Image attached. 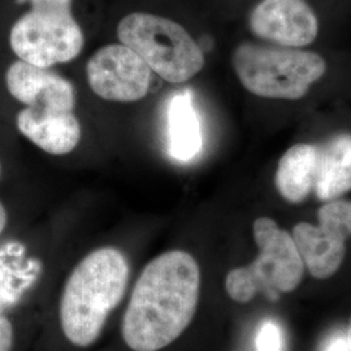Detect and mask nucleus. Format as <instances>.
<instances>
[{
    "label": "nucleus",
    "mask_w": 351,
    "mask_h": 351,
    "mask_svg": "<svg viewBox=\"0 0 351 351\" xmlns=\"http://www.w3.org/2000/svg\"><path fill=\"white\" fill-rule=\"evenodd\" d=\"M117 37L167 82H186L204 66V53L195 39L181 24L163 16L129 13L117 25Z\"/></svg>",
    "instance_id": "obj_5"
},
{
    "label": "nucleus",
    "mask_w": 351,
    "mask_h": 351,
    "mask_svg": "<svg viewBox=\"0 0 351 351\" xmlns=\"http://www.w3.org/2000/svg\"><path fill=\"white\" fill-rule=\"evenodd\" d=\"M249 27L276 46L301 49L317 38L319 19L307 0H261L250 12Z\"/></svg>",
    "instance_id": "obj_8"
},
{
    "label": "nucleus",
    "mask_w": 351,
    "mask_h": 351,
    "mask_svg": "<svg viewBox=\"0 0 351 351\" xmlns=\"http://www.w3.org/2000/svg\"><path fill=\"white\" fill-rule=\"evenodd\" d=\"M252 234L258 255L250 264L226 274L228 297L237 303H249L259 293L276 300L294 291L301 285L306 267L291 234L268 216L254 221Z\"/></svg>",
    "instance_id": "obj_4"
},
{
    "label": "nucleus",
    "mask_w": 351,
    "mask_h": 351,
    "mask_svg": "<svg viewBox=\"0 0 351 351\" xmlns=\"http://www.w3.org/2000/svg\"><path fill=\"white\" fill-rule=\"evenodd\" d=\"M232 65L241 85L251 94L287 101L306 97L326 72L324 58L314 51L251 42L234 49Z\"/></svg>",
    "instance_id": "obj_3"
},
{
    "label": "nucleus",
    "mask_w": 351,
    "mask_h": 351,
    "mask_svg": "<svg viewBox=\"0 0 351 351\" xmlns=\"http://www.w3.org/2000/svg\"><path fill=\"white\" fill-rule=\"evenodd\" d=\"M130 264L125 254L103 246L84 256L65 280L59 322L65 339L88 349L101 339L107 320L125 297Z\"/></svg>",
    "instance_id": "obj_2"
},
{
    "label": "nucleus",
    "mask_w": 351,
    "mask_h": 351,
    "mask_svg": "<svg viewBox=\"0 0 351 351\" xmlns=\"http://www.w3.org/2000/svg\"><path fill=\"white\" fill-rule=\"evenodd\" d=\"M14 121L26 139L50 155H66L81 141V124L73 111L24 107Z\"/></svg>",
    "instance_id": "obj_10"
},
{
    "label": "nucleus",
    "mask_w": 351,
    "mask_h": 351,
    "mask_svg": "<svg viewBox=\"0 0 351 351\" xmlns=\"http://www.w3.org/2000/svg\"><path fill=\"white\" fill-rule=\"evenodd\" d=\"M351 190V133H341L319 147L314 191L323 202L339 199Z\"/></svg>",
    "instance_id": "obj_12"
},
{
    "label": "nucleus",
    "mask_w": 351,
    "mask_h": 351,
    "mask_svg": "<svg viewBox=\"0 0 351 351\" xmlns=\"http://www.w3.org/2000/svg\"><path fill=\"white\" fill-rule=\"evenodd\" d=\"M4 84L8 94L24 107L58 111L75 110V86L50 68H40L16 59L5 71Z\"/></svg>",
    "instance_id": "obj_9"
},
{
    "label": "nucleus",
    "mask_w": 351,
    "mask_h": 351,
    "mask_svg": "<svg viewBox=\"0 0 351 351\" xmlns=\"http://www.w3.org/2000/svg\"><path fill=\"white\" fill-rule=\"evenodd\" d=\"M14 329L7 317H0V351H12Z\"/></svg>",
    "instance_id": "obj_17"
},
{
    "label": "nucleus",
    "mask_w": 351,
    "mask_h": 351,
    "mask_svg": "<svg viewBox=\"0 0 351 351\" xmlns=\"http://www.w3.org/2000/svg\"><path fill=\"white\" fill-rule=\"evenodd\" d=\"M1 172H3V167H1V162H0V177H1Z\"/></svg>",
    "instance_id": "obj_22"
},
{
    "label": "nucleus",
    "mask_w": 351,
    "mask_h": 351,
    "mask_svg": "<svg viewBox=\"0 0 351 351\" xmlns=\"http://www.w3.org/2000/svg\"><path fill=\"white\" fill-rule=\"evenodd\" d=\"M258 351H284V333L277 322H264L258 337H256Z\"/></svg>",
    "instance_id": "obj_16"
},
{
    "label": "nucleus",
    "mask_w": 351,
    "mask_h": 351,
    "mask_svg": "<svg viewBox=\"0 0 351 351\" xmlns=\"http://www.w3.org/2000/svg\"><path fill=\"white\" fill-rule=\"evenodd\" d=\"M324 351H350L348 335L337 333L326 342Z\"/></svg>",
    "instance_id": "obj_18"
},
{
    "label": "nucleus",
    "mask_w": 351,
    "mask_h": 351,
    "mask_svg": "<svg viewBox=\"0 0 351 351\" xmlns=\"http://www.w3.org/2000/svg\"><path fill=\"white\" fill-rule=\"evenodd\" d=\"M291 237L306 269L315 278L333 276L345 261L346 239L324 226L298 223L293 228Z\"/></svg>",
    "instance_id": "obj_11"
},
{
    "label": "nucleus",
    "mask_w": 351,
    "mask_h": 351,
    "mask_svg": "<svg viewBox=\"0 0 351 351\" xmlns=\"http://www.w3.org/2000/svg\"><path fill=\"white\" fill-rule=\"evenodd\" d=\"M319 226L330 229L343 239L351 237V201L326 202L317 211Z\"/></svg>",
    "instance_id": "obj_15"
},
{
    "label": "nucleus",
    "mask_w": 351,
    "mask_h": 351,
    "mask_svg": "<svg viewBox=\"0 0 351 351\" xmlns=\"http://www.w3.org/2000/svg\"><path fill=\"white\" fill-rule=\"evenodd\" d=\"M7 224H8V213H7V208L3 204V202L0 201V236L5 230Z\"/></svg>",
    "instance_id": "obj_19"
},
{
    "label": "nucleus",
    "mask_w": 351,
    "mask_h": 351,
    "mask_svg": "<svg viewBox=\"0 0 351 351\" xmlns=\"http://www.w3.org/2000/svg\"><path fill=\"white\" fill-rule=\"evenodd\" d=\"M19 4H23V3H25L26 0H16Z\"/></svg>",
    "instance_id": "obj_21"
},
{
    "label": "nucleus",
    "mask_w": 351,
    "mask_h": 351,
    "mask_svg": "<svg viewBox=\"0 0 351 351\" xmlns=\"http://www.w3.org/2000/svg\"><path fill=\"white\" fill-rule=\"evenodd\" d=\"M201 267L185 250L159 254L132 289L121 337L132 351H162L180 339L197 314Z\"/></svg>",
    "instance_id": "obj_1"
},
{
    "label": "nucleus",
    "mask_w": 351,
    "mask_h": 351,
    "mask_svg": "<svg viewBox=\"0 0 351 351\" xmlns=\"http://www.w3.org/2000/svg\"><path fill=\"white\" fill-rule=\"evenodd\" d=\"M319 147L297 143L281 156L277 165L275 185L280 195L293 204L306 201L314 190Z\"/></svg>",
    "instance_id": "obj_13"
},
{
    "label": "nucleus",
    "mask_w": 351,
    "mask_h": 351,
    "mask_svg": "<svg viewBox=\"0 0 351 351\" xmlns=\"http://www.w3.org/2000/svg\"><path fill=\"white\" fill-rule=\"evenodd\" d=\"M167 124L169 152L175 159L188 162L201 152V124L188 93L177 94L171 99Z\"/></svg>",
    "instance_id": "obj_14"
},
{
    "label": "nucleus",
    "mask_w": 351,
    "mask_h": 351,
    "mask_svg": "<svg viewBox=\"0 0 351 351\" xmlns=\"http://www.w3.org/2000/svg\"><path fill=\"white\" fill-rule=\"evenodd\" d=\"M30 10L19 17L8 43L17 59L40 68L75 60L85 36L72 12L73 0H29Z\"/></svg>",
    "instance_id": "obj_6"
},
{
    "label": "nucleus",
    "mask_w": 351,
    "mask_h": 351,
    "mask_svg": "<svg viewBox=\"0 0 351 351\" xmlns=\"http://www.w3.org/2000/svg\"><path fill=\"white\" fill-rule=\"evenodd\" d=\"M149 65L123 43L106 45L86 64L90 88L101 99L133 103L143 99L151 88Z\"/></svg>",
    "instance_id": "obj_7"
},
{
    "label": "nucleus",
    "mask_w": 351,
    "mask_h": 351,
    "mask_svg": "<svg viewBox=\"0 0 351 351\" xmlns=\"http://www.w3.org/2000/svg\"><path fill=\"white\" fill-rule=\"evenodd\" d=\"M348 341H349V345H350V351H351V316H350V322H349V326H348Z\"/></svg>",
    "instance_id": "obj_20"
}]
</instances>
